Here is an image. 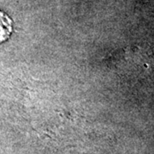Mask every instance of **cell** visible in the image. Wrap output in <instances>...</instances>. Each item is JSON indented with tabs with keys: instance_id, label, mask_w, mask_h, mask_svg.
<instances>
[{
	"instance_id": "1",
	"label": "cell",
	"mask_w": 154,
	"mask_h": 154,
	"mask_svg": "<svg viewBox=\"0 0 154 154\" xmlns=\"http://www.w3.org/2000/svg\"><path fill=\"white\" fill-rule=\"evenodd\" d=\"M13 31V22L4 11H0V44L5 42L11 37Z\"/></svg>"
}]
</instances>
